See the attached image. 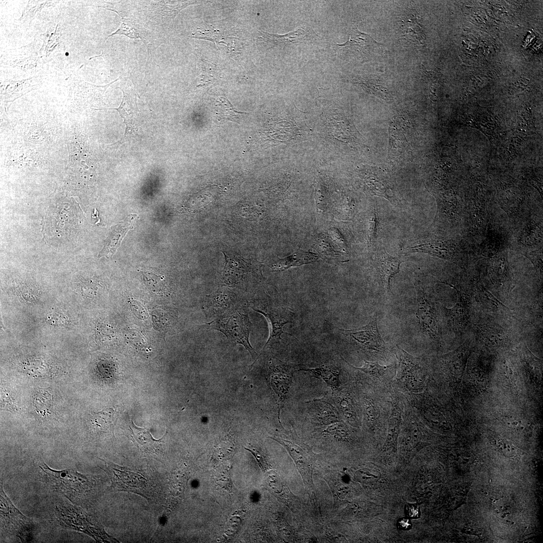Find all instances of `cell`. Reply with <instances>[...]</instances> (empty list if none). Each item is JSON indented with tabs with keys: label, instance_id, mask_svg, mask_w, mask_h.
I'll return each instance as SVG.
<instances>
[{
	"label": "cell",
	"instance_id": "6da1fadb",
	"mask_svg": "<svg viewBox=\"0 0 543 543\" xmlns=\"http://www.w3.org/2000/svg\"><path fill=\"white\" fill-rule=\"evenodd\" d=\"M41 478L54 491L64 495L76 503L87 494L93 483L87 475L73 470L57 471L50 468L42 462L39 465Z\"/></svg>",
	"mask_w": 543,
	"mask_h": 543
},
{
	"label": "cell",
	"instance_id": "7a4b0ae2",
	"mask_svg": "<svg viewBox=\"0 0 543 543\" xmlns=\"http://www.w3.org/2000/svg\"><path fill=\"white\" fill-rule=\"evenodd\" d=\"M251 325L247 312L244 308L235 307L208 323L206 326L208 329L221 332L235 344L242 345L254 358L257 353L249 340Z\"/></svg>",
	"mask_w": 543,
	"mask_h": 543
},
{
	"label": "cell",
	"instance_id": "3957f363",
	"mask_svg": "<svg viewBox=\"0 0 543 543\" xmlns=\"http://www.w3.org/2000/svg\"><path fill=\"white\" fill-rule=\"evenodd\" d=\"M393 351L398 363L395 373L398 385L410 394L422 393L425 388L427 376L420 358L411 355L398 345Z\"/></svg>",
	"mask_w": 543,
	"mask_h": 543
},
{
	"label": "cell",
	"instance_id": "277c9868",
	"mask_svg": "<svg viewBox=\"0 0 543 543\" xmlns=\"http://www.w3.org/2000/svg\"><path fill=\"white\" fill-rule=\"evenodd\" d=\"M338 329L351 344L363 352L381 359L386 358L387 344L379 332L376 315L364 326L350 329Z\"/></svg>",
	"mask_w": 543,
	"mask_h": 543
},
{
	"label": "cell",
	"instance_id": "5b68a950",
	"mask_svg": "<svg viewBox=\"0 0 543 543\" xmlns=\"http://www.w3.org/2000/svg\"><path fill=\"white\" fill-rule=\"evenodd\" d=\"M0 494L1 528L16 535L22 542L30 540L35 528L34 523L14 506L4 491L2 482Z\"/></svg>",
	"mask_w": 543,
	"mask_h": 543
},
{
	"label": "cell",
	"instance_id": "8992f818",
	"mask_svg": "<svg viewBox=\"0 0 543 543\" xmlns=\"http://www.w3.org/2000/svg\"><path fill=\"white\" fill-rule=\"evenodd\" d=\"M56 515L59 522L65 527L85 533L96 540H111L108 535L93 523L84 512L69 504L56 506Z\"/></svg>",
	"mask_w": 543,
	"mask_h": 543
},
{
	"label": "cell",
	"instance_id": "52a82bcc",
	"mask_svg": "<svg viewBox=\"0 0 543 543\" xmlns=\"http://www.w3.org/2000/svg\"><path fill=\"white\" fill-rule=\"evenodd\" d=\"M414 287L416 296V316L424 334L434 339H438L440 332L434 303L426 288L416 281Z\"/></svg>",
	"mask_w": 543,
	"mask_h": 543
},
{
	"label": "cell",
	"instance_id": "ba28073f",
	"mask_svg": "<svg viewBox=\"0 0 543 543\" xmlns=\"http://www.w3.org/2000/svg\"><path fill=\"white\" fill-rule=\"evenodd\" d=\"M332 402L336 407L342 419L351 426L358 427L362 421L360 404L348 386H342L332 392Z\"/></svg>",
	"mask_w": 543,
	"mask_h": 543
},
{
	"label": "cell",
	"instance_id": "9c48e42d",
	"mask_svg": "<svg viewBox=\"0 0 543 543\" xmlns=\"http://www.w3.org/2000/svg\"><path fill=\"white\" fill-rule=\"evenodd\" d=\"M298 367V365L287 364L278 359H272L270 361V384L279 399V417L288 396L293 374L299 370Z\"/></svg>",
	"mask_w": 543,
	"mask_h": 543
},
{
	"label": "cell",
	"instance_id": "30bf717a",
	"mask_svg": "<svg viewBox=\"0 0 543 543\" xmlns=\"http://www.w3.org/2000/svg\"><path fill=\"white\" fill-rule=\"evenodd\" d=\"M104 462L103 470L109 476L111 487L119 491L133 492H140L143 488L145 479L140 475L132 472L108 461L101 459Z\"/></svg>",
	"mask_w": 543,
	"mask_h": 543
},
{
	"label": "cell",
	"instance_id": "8fae6325",
	"mask_svg": "<svg viewBox=\"0 0 543 543\" xmlns=\"http://www.w3.org/2000/svg\"><path fill=\"white\" fill-rule=\"evenodd\" d=\"M253 309L256 312L263 315L266 318L269 325V333L266 342L264 344L259 355L251 365L250 368L253 367L254 363L257 361V359L260 356L261 353L268 344L279 342L280 341L282 340L281 335L282 334H286L293 336L291 334L284 332L283 328L285 324L292 322L295 316V313L288 309L282 308H271L265 311L255 308H253Z\"/></svg>",
	"mask_w": 543,
	"mask_h": 543
},
{
	"label": "cell",
	"instance_id": "7c38bea8",
	"mask_svg": "<svg viewBox=\"0 0 543 543\" xmlns=\"http://www.w3.org/2000/svg\"><path fill=\"white\" fill-rule=\"evenodd\" d=\"M237 300L236 293L221 288L205 297L202 308L207 316L218 318L234 309Z\"/></svg>",
	"mask_w": 543,
	"mask_h": 543
},
{
	"label": "cell",
	"instance_id": "4fadbf2b",
	"mask_svg": "<svg viewBox=\"0 0 543 543\" xmlns=\"http://www.w3.org/2000/svg\"><path fill=\"white\" fill-rule=\"evenodd\" d=\"M309 418L320 426H327L343 420L336 407L326 397L314 399L306 402Z\"/></svg>",
	"mask_w": 543,
	"mask_h": 543
},
{
	"label": "cell",
	"instance_id": "5bb4252c",
	"mask_svg": "<svg viewBox=\"0 0 543 543\" xmlns=\"http://www.w3.org/2000/svg\"><path fill=\"white\" fill-rule=\"evenodd\" d=\"M270 438L286 448L296 464L305 484L311 486L313 468L311 458L306 449L294 441L276 436Z\"/></svg>",
	"mask_w": 543,
	"mask_h": 543
},
{
	"label": "cell",
	"instance_id": "9a60e30c",
	"mask_svg": "<svg viewBox=\"0 0 543 543\" xmlns=\"http://www.w3.org/2000/svg\"><path fill=\"white\" fill-rule=\"evenodd\" d=\"M373 262L379 286L387 292H390V280L399 273L402 261L382 249L376 254Z\"/></svg>",
	"mask_w": 543,
	"mask_h": 543
},
{
	"label": "cell",
	"instance_id": "2e32d148",
	"mask_svg": "<svg viewBox=\"0 0 543 543\" xmlns=\"http://www.w3.org/2000/svg\"><path fill=\"white\" fill-rule=\"evenodd\" d=\"M225 263L223 274L224 282L229 286L240 283L251 270V264L238 254L223 251Z\"/></svg>",
	"mask_w": 543,
	"mask_h": 543
},
{
	"label": "cell",
	"instance_id": "e0dca14e",
	"mask_svg": "<svg viewBox=\"0 0 543 543\" xmlns=\"http://www.w3.org/2000/svg\"><path fill=\"white\" fill-rule=\"evenodd\" d=\"M137 216L131 214L125 221L112 227L111 232L105 241L103 249L98 255L99 257H111L119 248L126 234L133 228V224Z\"/></svg>",
	"mask_w": 543,
	"mask_h": 543
},
{
	"label": "cell",
	"instance_id": "ac0fdd59",
	"mask_svg": "<svg viewBox=\"0 0 543 543\" xmlns=\"http://www.w3.org/2000/svg\"><path fill=\"white\" fill-rule=\"evenodd\" d=\"M259 38L268 49L276 46H284L298 43L306 42L310 40L309 34L302 29L279 35L259 31Z\"/></svg>",
	"mask_w": 543,
	"mask_h": 543
},
{
	"label": "cell",
	"instance_id": "d6986e66",
	"mask_svg": "<svg viewBox=\"0 0 543 543\" xmlns=\"http://www.w3.org/2000/svg\"><path fill=\"white\" fill-rule=\"evenodd\" d=\"M129 433L132 441L143 452L156 454L160 450L164 437L159 439H154L148 429L137 427L133 421L129 426Z\"/></svg>",
	"mask_w": 543,
	"mask_h": 543
},
{
	"label": "cell",
	"instance_id": "ffe728a7",
	"mask_svg": "<svg viewBox=\"0 0 543 543\" xmlns=\"http://www.w3.org/2000/svg\"><path fill=\"white\" fill-rule=\"evenodd\" d=\"M364 365L360 368H356L349 364L348 365L354 371L367 378L377 382L386 381L387 378H391L395 375L396 364L387 366L380 365L377 361H370L364 359Z\"/></svg>",
	"mask_w": 543,
	"mask_h": 543
},
{
	"label": "cell",
	"instance_id": "44dd1931",
	"mask_svg": "<svg viewBox=\"0 0 543 543\" xmlns=\"http://www.w3.org/2000/svg\"><path fill=\"white\" fill-rule=\"evenodd\" d=\"M391 412L388 418V434L385 448L391 449L396 447L397 439L403 418V406L398 398H394L391 402Z\"/></svg>",
	"mask_w": 543,
	"mask_h": 543
},
{
	"label": "cell",
	"instance_id": "7402d4cb",
	"mask_svg": "<svg viewBox=\"0 0 543 543\" xmlns=\"http://www.w3.org/2000/svg\"><path fill=\"white\" fill-rule=\"evenodd\" d=\"M319 258V255L316 253L302 250L297 251L286 257L278 258L270 265V268L273 272L283 271L292 267L313 263Z\"/></svg>",
	"mask_w": 543,
	"mask_h": 543
},
{
	"label": "cell",
	"instance_id": "603a6c76",
	"mask_svg": "<svg viewBox=\"0 0 543 543\" xmlns=\"http://www.w3.org/2000/svg\"><path fill=\"white\" fill-rule=\"evenodd\" d=\"M378 43L368 34L360 32L355 25L353 26L349 39L344 43L337 44L341 49L364 52Z\"/></svg>",
	"mask_w": 543,
	"mask_h": 543
},
{
	"label": "cell",
	"instance_id": "cb8c5ba5",
	"mask_svg": "<svg viewBox=\"0 0 543 543\" xmlns=\"http://www.w3.org/2000/svg\"><path fill=\"white\" fill-rule=\"evenodd\" d=\"M362 420L370 428L375 427L381 420V409L377 401L370 394L364 393L360 398Z\"/></svg>",
	"mask_w": 543,
	"mask_h": 543
},
{
	"label": "cell",
	"instance_id": "d4e9b609",
	"mask_svg": "<svg viewBox=\"0 0 543 543\" xmlns=\"http://www.w3.org/2000/svg\"><path fill=\"white\" fill-rule=\"evenodd\" d=\"M309 373L313 377L322 379L329 387L332 392L341 386L339 371L327 365H322L311 369H299L298 371Z\"/></svg>",
	"mask_w": 543,
	"mask_h": 543
},
{
	"label": "cell",
	"instance_id": "484cf974",
	"mask_svg": "<svg viewBox=\"0 0 543 543\" xmlns=\"http://www.w3.org/2000/svg\"><path fill=\"white\" fill-rule=\"evenodd\" d=\"M419 16L412 14L407 16L402 21V39L418 45H423L424 35L419 22Z\"/></svg>",
	"mask_w": 543,
	"mask_h": 543
},
{
	"label": "cell",
	"instance_id": "4316f807",
	"mask_svg": "<svg viewBox=\"0 0 543 543\" xmlns=\"http://www.w3.org/2000/svg\"><path fill=\"white\" fill-rule=\"evenodd\" d=\"M215 109L216 118L219 120H229L238 122L239 116L247 113L237 110L224 97H221L216 100Z\"/></svg>",
	"mask_w": 543,
	"mask_h": 543
},
{
	"label": "cell",
	"instance_id": "83f0119b",
	"mask_svg": "<svg viewBox=\"0 0 543 543\" xmlns=\"http://www.w3.org/2000/svg\"><path fill=\"white\" fill-rule=\"evenodd\" d=\"M116 412L111 408H106L91 414L90 422L94 427L99 431H107L112 427L116 419Z\"/></svg>",
	"mask_w": 543,
	"mask_h": 543
},
{
	"label": "cell",
	"instance_id": "f1b7e54d",
	"mask_svg": "<svg viewBox=\"0 0 543 543\" xmlns=\"http://www.w3.org/2000/svg\"><path fill=\"white\" fill-rule=\"evenodd\" d=\"M121 17V22L119 29L108 38L115 35H124L130 38L142 41L147 46L148 42L144 36V32L135 22Z\"/></svg>",
	"mask_w": 543,
	"mask_h": 543
},
{
	"label": "cell",
	"instance_id": "f546056e",
	"mask_svg": "<svg viewBox=\"0 0 543 543\" xmlns=\"http://www.w3.org/2000/svg\"><path fill=\"white\" fill-rule=\"evenodd\" d=\"M36 411L42 417L47 416L51 410L52 396L47 389H39L33 398Z\"/></svg>",
	"mask_w": 543,
	"mask_h": 543
},
{
	"label": "cell",
	"instance_id": "4dcf8cb0",
	"mask_svg": "<svg viewBox=\"0 0 543 543\" xmlns=\"http://www.w3.org/2000/svg\"><path fill=\"white\" fill-rule=\"evenodd\" d=\"M199 3H198L196 1L175 2V3H169V2L162 1L160 3L159 5L160 6V11L162 16L173 20L176 15L182 9L189 5Z\"/></svg>",
	"mask_w": 543,
	"mask_h": 543
},
{
	"label": "cell",
	"instance_id": "1f68e13d",
	"mask_svg": "<svg viewBox=\"0 0 543 543\" xmlns=\"http://www.w3.org/2000/svg\"><path fill=\"white\" fill-rule=\"evenodd\" d=\"M323 432L332 437L341 441L350 439V431L343 420L326 426Z\"/></svg>",
	"mask_w": 543,
	"mask_h": 543
},
{
	"label": "cell",
	"instance_id": "d6a6232c",
	"mask_svg": "<svg viewBox=\"0 0 543 543\" xmlns=\"http://www.w3.org/2000/svg\"><path fill=\"white\" fill-rule=\"evenodd\" d=\"M380 476L379 471L375 469L364 468L355 472L354 478L359 482L369 483L378 480Z\"/></svg>",
	"mask_w": 543,
	"mask_h": 543
},
{
	"label": "cell",
	"instance_id": "836d02e7",
	"mask_svg": "<svg viewBox=\"0 0 543 543\" xmlns=\"http://www.w3.org/2000/svg\"><path fill=\"white\" fill-rule=\"evenodd\" d=\"M46 320L51 325L55 326L65 325L68 323V318L63 313L54 312L47 316Z\"/></svg>",
	"mask_w": 543,
	"mask_h": 543
},
{
	"label": "cell",
	"instance_id": "e575fe53",
	"mask_svg": "<svg viewBox=\"0 0 543 543\" xmlns=\"http://www.w3.org/2000/svg\"><path fill=\"white\" fill-rule=\"evenodd\" d=\"M2 409L15 412L16 410V406L11 396L4 389H3V391H2Z\"/></svg>",
	"mask_w": 543,
	"mask_h": 543
},
{
	"label": "cell",
	"instance_id": "d590c367",
	"mask_svg": "<svg viewBox=\"0 0 543 543\" xmlns=\"http://www.w3.org/2000/svg\"><path fill=\"white\" fill-rule=\"evenodd\" d=\"M407 516L411 519H417L420 517V510L419 504L417 503H407L405 507Z\"/></svg>",
	"mask_w": 543,
	"mask_h": 543
},
{
	"label": "cell",
	"instance_id": "8d00e7d4",
	"mask_svg": "<svg viewBox=\"0 0 543 543\" xmlns=\"http://www.w3.org/2000/svg\"><path fill=\"white\" fill-rule=\"evenodd\" d=\"M411 523L409 518H402L398 520L397 526L400 529L408 530L411 527Z\"/></svg>",
	"mask_w": 543,
	"mask_h": 543
}]
</instances>
